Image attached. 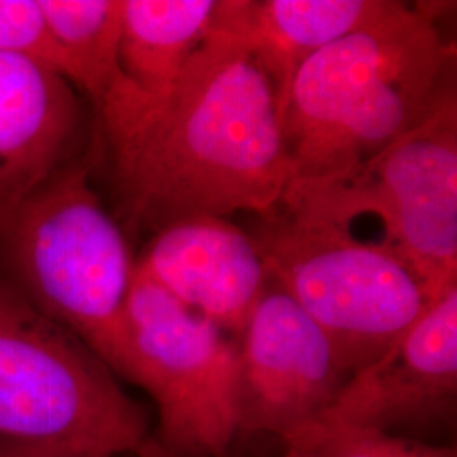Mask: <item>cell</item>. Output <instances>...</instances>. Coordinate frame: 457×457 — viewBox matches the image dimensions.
Wrapping results in <instances>:
<instances>
[{
	"label": "cell",
	"instance_id": "obj_3",
	"mask_svg": "<svg viewBox=\"0 0 457 457\" xmlns=\"http://www.w3.org/2000/svg\"><path fill=\"white\" fill-rule=\"evenodd\" d=\"M5 279L129 381L128 298L136 262L120 224L70 162L28 192L0 198Z\"/></svg>",
	"mask_w": 457,
	"mask_h": 457
},
{
	"label": "cell",
	"instance_id": "obj_17",
	"mask_svg": "<svg viewBox=\"0 0 457 457\" xmlns=\"http://www.w3.org/2000/svg\"><path fill=\"white\" fill-rule=\"evenodd\" d=\"M279 457H312L309 453H305L303 449L300 447H295V445H287L285 453Z\"/></svg>",
	"mask_w": 457,
	"mask_h": 457
},
{
	"label": "cell",
	"instance_id": "obj_11",
	"mask_svg": "<svg viewBox=\"0 0 457 457\" xmlns=\"http://www.w3.org/2000/svg\"><path fill=\"white\" fill-rule=\"evenodd\" d=\"M82 107L51 66L0 54V198L28 192L73 162Z\"/></svg>",
	"mask_w": 457,
	"mask_h": 457
},
{
	"label": "cell",
	"instance_id": "obj_10",
	"mask_svg": "<svg viewBox=\"0 0 457 457\" xmlns=\"http://www.w3.org/2000/svg\"><path fill=\"white\" fill-rule=\"evenodd\" d=\"M136 268L237 336L271 283L249 232L219 215L187 217L154 230Z\"/></svg>",
	"mask_w": 457,
	"mask_h": 457
},
{
	"label": "cell",
	"instance_id": "obj_1",
	"mask_svg": "<svg viewBox=\"0 0 457 457\" xmlns=\"http://www.w3.org/2000/svg\"><path fill=\"white\" fill-rule=\"evenodd\" d=\"M96 109L134 228L279 209L292 166L277 94L219 11L163 94L147 96L120 77Z\"/></svg>",
	"mask_w": 457,
	"mask_h": 457
},
{
	"label": "cell",
	"instance_id": "obj_5",
	"mask_svg": "<svg viewBox=\"0 0 457 457\" xmlns=\"http://www.w3.org/2000/svg\"><path fill=\"white\" fill-rule=\"evenodd\" d=\"M279 212L349 228L375 215L430 302L457 285V87L413 129L343 171L290 181Z\"/></svg>",
	"mask_w": 457,
	"mask_h": 457
},
{
	"label": "cell",
	"instance_id": "obj_13",
	"mask_svg": "<svg viewBox=\"0 0 457 457\" xmlns=\"http://www.w3.org/2000/svg\"><path fill=\"white\" fill-rule=\"evenodd\" d=\"M220 0H122L119 66L132 88L158 96L212 33Z\"/></svg>",
	"mask_w": 457,
	"mask_h": 457
},
{
	"label": "cell",
	"instance_id": "obj_16",
	"mask_svg": "<svg viewBox=\"0 0 457 457\" xmlns=\"http://www.w3.org/2000/svg\"><path fill=\"white\" fill-rule=\"evenodd\" d=\"M0 54L31 58L56 70V54L39 0H0Z\"/></svg>",
	"mask_w": 457,
	"mask_h": 457
},
{
	"label": "cell",
	"instance_id": "obj_9",
	"mask_svg": "<svg viewBox=\"0 0 457 457\" xmlns=\"http://www.w3.org/2000/svg\"><path fill=\"white\" fill-rule=\"evenodd\" d=\"M457 393V285L373 364L351 376L319 422L390 432L449 413Z\"/></svg>",
	"mask_w": 457,
	"mask_h": 457
},
{
	"label": "cell",
	"instance_id": "obj_15",
	"mask_svg": "<svg viewBox=\"0 0 457 457\" xmlns=\"http://www.w3.org/2000/svg\"><path fill=\"white\" fill-rule=\"evenodd\" d=\"M287 445L312 457H457L454 447L428 445L396 437L390 432L315 422Z\"/></svg>",
	"mask_w": 457,
	"mask_h": 457
},
{
	"label": "cell",
	"instance_id": "obj_2",
	"mask_svg": "<svg viewBox=\"0 0 457 457\" xmlns=\"http://www.w3.org/2000/svg\"><path fill=\"white\" fill-rule=\"evenodd\" d=\"M439 11L396 2L302 65L283 115L292 181L373 158L456 87V41L442 31Z\"/></svg>",
	"mask_w": 457,
	"mask_h": 457
},
{
	"label": "cell",
	"instance_id": "obj_12",
	"mask_svg": "<svg viewBox=\"0 0 457 457\" xmlns=\"http://www.w3.org/2000/svg\"><path fill=\"white\" fill-rule=\"evenodd\" d=\"M395 5V0H220L219 19L271 83L283 119L302 65Z\"/></svg>",
	"mask_w": 457,
	"mask_h": 457
},
{
	"label": "cell",
	"instance_id": "obj_7",
	"mask_svg": "<svg viewBox=\"0 0 457 457\" xmlns=\"http://www.w3.org/2000/svg\"><path fill=\"white\" fill-rule=\"evenodd\" d=\"M129 381L154 400L163 457H228L237 427V345L134 270Z\"/></svg>",
	"mask_w": 457,
	"mask_h": 457
},
{
	"label": "cell",
	"instance_id": "obj_8",
	"mask_svg": "<svg viewBox=\"0 0 457 457\" xmlns=\"http://www.w3.org/2000/svg\"><path fill=\"white\" fill-rule=\"evenodd\" d=\"M237 337L239 430L287 444L322 419L351 378L322 328L275 283Z\"/></svg>",
	"mask_w": 457,
	"mask_h": 457
},
{
	"label": "cell",
	"instance_id": "obj_4",
	"mask_svg": "<svg viewBox=\"0 0 457 457\" xmlns=\"http://www.w3.org/2000/svg\"><path fill=\"white\" fill-rule=\"evenodd\" d=\"M0 439L68 457H163L111 368L0 277Z\"/></svg>",
	"mask_w": 457,
	"mask_h": 457
},
{
	"label": "cell",
	"instance_id": "obj_14",
	"mask_svg": "<svg viewBox=\"0 0 457 457\" xmlns=\"http://www.w3.org/2000/svg\"><path fill=\"white\" fill-rule=\"evenodd\" d=\"M56 70L97 107L122 77V0H39Z\"/></svg>",
	"mask_w": 457,
	"mask_h": 457
},
{
	"label": "cell",
	"instance_id": "obj_6",
	"mask_svg": "<svg viewBox=\"0 0 457 457\" xmlns=\"http://www.w3.org/2000/svg\"><path fill=\"white\" fill-rule=\"evenodd\" d=\"M249 236L271 283L322 328L351 376L379 360L432 303L395 253L349 228L277 211Z\"/></svg>",
	"mask_w": 457,
	"mask_h": 457
}]
</instances>
